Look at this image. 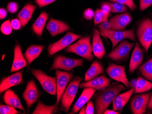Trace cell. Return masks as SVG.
Here are the masks:
<instances>
[{
  "label": "cell",
  "mask_w": 152,
  "mask_h": 114,
  "mask_svg": "<svg viewBox=\"0 0 152 114\" xmlns=\"http://www.w3.org/2000/svg\"><path fill=\"white\" fill-rule=\"evenodd\" d=\"M100 34L103 37L109 38L112 43V49H114L119 42L125 39L135 41L136 36L134 29L128 30H113L108 29H99Z\"/></svg>",
  "instance_id": "obj_4"
},
{
  "label": "cell",
  "mask_w": 152,
  "mask_h": 114,
  "mask_svg": "<svg viewBox=\"0 0 152 114\" xmlns=\"http://www.w3.org/2000/svg\"><path fill=\"white\" fill-rule=\"evenodd\" d=\"M101 10L106 16L109 17L111 16V8L108 2H103L101 5Z\"/></svg>",
  "instance_id": "obj_37"
},
{
  "label": "cell",
  "mask_w": 152,
  "mask_h": 114,
  "mask_svg": "<svg viewBox=\"0 0 152 114\" xmlns=\"http://www.w3.org/2000/svg\"><path fill=\"white\" fill-rule=\"evenodd\" d=\"M109 1L127 6L131 10H135L137 7L133 0H109Z\"/></svg>",
  "instance_id": "obj_35"
},
{
  "label": "cell",
  "mask_w": 152,
  "mask_h": 114,
  "mask_svg": "<svg viewBox=\"0 0 152 114\" xmlns=\"http://www.w3.org/2000/svg\"><path fill=\"white\" fill-rule=\"evenodd\" d=\"M36 9V7L35 6L28 3L20 12L18 14V17L22 24V27L25 26L29 22Z\"/></svg>",
  "instance_id": "obj_24"
},
{
  "label": "cell",
  "mask_w": 152,
  "mask_h": 114,
  "mask_svg": "<svg viewBox=\"0 0 152 114\" xmlns=\"http://www.w3.org/2000/svg\"><path fill=\"white\" fill-rule=\"evenodd\" d=\"M143 53L139 43L135 44L134 49L131 55L129 66V71L133 73L140 65L143 61Z\"/></svg>",
  "instance_id": "obj_21"
},
{
  "label": "cell",
  "mask_w": 152,
  "mask_h": 114,
  "mask_svg": "<svg viewBox=\"0 0 152 114\" xmlns=\"http://www.w3.org/2000/svg\"><path fill=\"white\" fill-rule=\"evenodd\" d=\"M134 89L131 88L127 91L117 95L113 102V110L115 111H122L133 94L134 92Z\"/></svg>",
  "instance_id": "obj_19"
},
{
  "label": "cell",
  "mask_w": 152,
  "mask_h": 114,
  "mask_svg": "<svg viewBox=\"0 0 152 114\" xmlns=\"http://www.w3.org/2000/svg\"></svg>",
  "instance_id": "obj_49"
},
{
  "label": "cell",
  "mask_w": 152,
  "mask_h": 114,
  "mask_svg": "<svg viewBox=\"0 0 152 114\" xmlns=\"http://www.w3.org/2000/svg\"><path fill=\"white\" fill-rule=\"evenodd\" d=\"M104 114H120V112L118 111H115V110H110L107 109L105 111Z\"/></svg>",
  "instance_id": "obj_47"
},
{
  "label": "cell",
  "mask_w": 152,
  "mask_h": 114,
  "mask_svg": "<svg viewBox=\"0 0 152 114\" xmlns=\"http://www.w3.org/2000/svg\"><path fill=\"white\" fill-rule=\"evenodd\" d=\"M150 93L142 94L135 96L131 102V111L134 114H142L145 113Z\"/></svg>",
  "instance_id": "obj_13"
},
{
  "label": "cell",
  "mask_w": 152,
  "mask_h": 114,
  "mask_svg": "<svg viewBox=\"0 0 152 114\" xmlns=\"http://www.w3.org/2000/svg\"><path fill=\"white\" fill-rule=\"evenodd\" d=\"M111 8V12L113 13H122L126 12L128 8L126 6L120 3L114 2V3H108Z\"/></svg>",
  "instance_id": "obj_32"
},
{
  "label": "cell",
  "mask_w": 152,
  "mask_h": 114,
  "mask_svg": "<svg viewBox=\"0 0 152 114\" xmlns=\"http://www.w3.org/2000/svg\"><path fill=\"white\" fill-rule=\"evenodd\" d=\"M135 45L134 43H130L127 40H124L108 54L107 57L113 61H122L126 59Z\"/></svg>",
  "instance_id": "obj_9"
},
{
  "label": "cell",
  "mask_w": 152,
  "mask_h": 114,
  "mask_svg": "<svg viewBox=\"0 0 152 114\" xmlns=\"http://www.w3.org/2000/svg\"><path fill=\"white\" fill-rule=\"evenodd\" d=\"M147 108L148 109L152 110V93L151 95H150V97H149V100H148V103Z\"/></svg>",
  "instance_id": "obj_46"
},
{
  "label": "cell",
  "mask_w": 152,
  "mask_h": 114,
  "mask_svg": "<svg viewBox=\"0 0 152 114\" xmlns=\"http://www.w3.org/2000/svg\"><path fill=\"white\" fill-rule=\"evenodd\" d=\"M111 80L105 75L97 76L89 81L82 82L79 85V88H91L96 90H101L109 86Z\"/></svg>",
  "instance_id": "obj_16"
},
{
  "label": "cell",
  "mask_w": 152,
  "mask_h": 114,
  "mask_svg": "<svg viewBox=\"0 0 152 114\" xmlns=\"http://www.w3.org/2000/svg\"><path fill=\"white\" fill-rule=\"evenodd\" d=\"M84 60L82 59H73L63 56H58L55 58L50 70L61 69L70 71L77 67L83 66Z\"/></svg>",
  "instance_id": "obj_7"
},
{
  "label": "cell",
  "mask_w": 152,
  "mask_h": 114,
  "mask_svg": "<svg viewBox=\"0 0 152 114\" xmlns=\"http://www.w3.org/2000/svg\"><path fill=\"white\" fill-rule=\"evenodd\" d=\"M48 18V13L45 12H42L31 26L32 31L38 37L42 36L43 29Z\"/></svg>",
  "instance_id": "obj_25"
},
{
  "label": "cell",
  "mask_w": 152,
  "mask_h": 114,
  "mask_svg": "<svg viewBox=\"0 0 152 114\" xmlns=\"http://www.w3.org/2000/svg\"><path fill=\"white\" fill-rule=\"evenodd\" d=\"M7 16V12L4 8H1L0 9V19L1 20L4 19Z\"/></svg>",
  "instance_id": "obj_44"
},
{
  "label": "cell",
  "mask_w": 152,
  "mask_h": 114,
  "mask_svg": "<svg viewBox=\"0 0 152 114\" xmlns=\"http://www.w3.org/2000/svg\"><path fill=\"white\" fill-rule=\"evenodd\" d=\"M104 73V68L101 63L95 60L91 65L85 74L84 81H89Z\"/></svg>",
  "instance_id": "obj_26"
},
{
  "label": "cell",
  "mask_w": 152,
  "mask_h": 114,
  "mask_svg": "<svg viewBox=\"0 0 152 114\" xmlns=\"http://www.w3.org/2000/svg\"><path fill=\"white\" fill-rule=\"evenodd\" d=\"M110 23L109 21H104L100 24L99 25V29H110Z\"/></svg>",
  "instance_id": "obj_43"
},
{
  "label": "cell",
  "mask_w": 152,
  "mask_h": 114,
  "mask_svg": "<svg viewBox=\"0 0 152 114\" xmlns=\"http://www.w3.org/2000/svg\"><path fill=\"white\" fill-rule=\"evenodd\" d=\"M46 28L53 37L71 30L70 27L64 22L53 18L50 19Z\"/></svg>",
  "instance_id": "obj_17"
},
{
  "label": "cell",
  "mask_w": 152,
  "mask_h": 114,
  "mask_svg": "<svg viewBox=\"0 0 152 114\" xmlns=\"http://www.w3.org/2000/svg\"><path fill=\"white\" fill-rule=\"evenodd\" d=\"M82 79L83 77L76 76L69 83L61 99V110L68 112L77 95Z\"/></svg>",
  "instance_id": "obj_3"
},
{
  "label": "cell",
  "mask_w": 152,
  "mask_h": 114,
  "mask_svg": "<svg viewBox=\"0 0 152 114\" xmlns=\"http://www.w3.org/2000/svg\"><path fill=\"white\" fill-rule=\"evenodd\" d=\"M27 63L26 59L23 55L20 46L17 44L14 49V59L11 72H16L22 70L27 66Z\"/></svg>",
  "instance_id": "obj_18"
},
{
  "label": "cell",
  "mask_w": 152,
  "mask_h": 114,
  "mask_svg": "<svg viewBox=\"0 0 152 114\" xmlns=\"http://www.w3.org/2000/svg\"><path fill=\"white\" fill-rule=\"evenodd\" d=\"M57 78V101L56 104L59 105L63 93L66 88L68 82L73 78V72L61 71L57 69L56 70Z\"/></svg>",
  "instance_id": "obj_10"
},
{
  "label": "cell",
  "mask_w": 152,
  "mask_h": 114,
  "mask_svg": "<svg viewBox=\"0 0 152 114\" xmlns=\"http://www.w3.org/2000/svg\"><path fill=\"white\" fill-rule=\"evenodd\" d=\"M132 20V17L129 12L116 15L109 20L110 29L124 30Z\"/></svg>",
  "instance_id": "obj_14"
},
{
  "label": "cell",
  "mask_w": 152,
  "mask_h": 114,
  "mask_svg": "<svg viewBox=\"0 0 152 114\" xmlns=\"http://www.w3.org/2000/svg\"><path fill=\"white\" fill-rule=\"evenodd\" d=\"M59 105H48L39 102L34 110L32 114H52L57 113L59 110Z\"/></svg>",
  "instance_id": "obj_28"
},
{
  "label": "cell",
  "mask_w": 152,
  "mask_h": 114,
  "mask_svg": "<svg viewBox=\"0 0 152 114\" xmlns=\"http://www.w3.org/2000/svg\"><path fill=\"white\" fill-rule=\"evenodd\" d=\"M67 52L73 53L84 58L88 61H91L94 59L93 48L90 43V36H86L79 39L76 43L66 47Z\"/></svg>",
  "instance_id": "obj_2"
},
{
  "label": "cell",
  "mask_w": 152,
  "mask_h": 114,
  "mask_svg": "<svg viewBox=\"0 0 152 114\" xmlns=\"http://www.w3.org/2000/svg\"><path fill=\"white\" fill-rule=\"evenodd\" d=\"M12 28L15 30H18L22 27V24L18 19H14L11 22Z\"/></svg>",
  "instance_id": "obj_42"
},
{
  "label": "cell",
  "mask_w": 152,
  "mask_h": 114,
  "mask_svg": "<svg viewBox=\"0 0 152 114\" xmlns=\"http://www.w3.org/2000/svg\"><path fill=\"white\" fill-rule=\"evenodd\" d=\"M137 35L140 43L147 53L152 43V22L149 18L144 20L139 25Z\"/></svg>",
  "instance_id": "obj_5"
},
{
  "label": "cell",
  "mask_w": 152,
  "mask_h": 114,
  "mask_svg": "<svg viewBox=\"0 0 152 114\" xmlns=\"http://www.w3.org/2000/svg\"><path fill=\"white\" fill-rule=\"evenodd\" d=\"M94 11L90 8L86 9L83 13V17L85 18V19L88 20H92L94 17Z\"/></svg>",
  "instance_id": "obj_41"
},
{
  "label": "cell",
  "mask_w": 152,
  "mask_h": 114,
  "mask_svg": "<svg viewBox=\"0 0 152 114\" xmlns=\"http://www.w3.org/2000/svg\"><path fill=\"white\" fill-rule=\"evenodd\" d=\"M81 37V36L72 32H67L66 35L60 40L49 45L48 48V55L50 56H53L58 52L66 48Z\"/></svg>",
  "instance_id": "obj_8"
},
{
  "label": "cell",
  "mask_w": 152,
  "mask_h": 114,
  "mask_svg": "<svg viewBox=\"0 0 152 114\" xmlns=\"http://www.w3.org/2000/svg\"><path fill=\"white\" fill-rule=\"evenodd\" d=\"M139 70L143 77L152 82V58L141 65Z\"/></svg>",
  "instance_id": "obj_30"
},
{
  "label": "cell",
  "mask_w": 152,
  "mask_h": 114,
  "mask_svg": "<svg viewBox=\"0 0 152 114\" xmlns=\"http://www.w3.org/2000/svg\"><path fill=\"white\" fill-rule=\"evenodd\" d=\"M7 10L11 13H15L18 9V5L15 2H10L7 4Z\"/></svg>",
  "instance_id": "obj_36"
},
{
  "label": "cell",
  "mask_w": 152,
  "mask_h": 114,
  "mask_svg": "<svg viewBox=\"0 0 152 114\" xmlns=\"http://www.w3.org/2000/svg\"><path fill=\"white\" fill-rule=\"evenodd\" d=\"M12 29L11 22L9 20L4 22L1 26V31L5 35H9L11 34Z\"/></svg>",
  "instance_id": "obj_34"
},
{
  "label": "cell",
  "mask_w": 152,
  "mask_h": 114,
  "mask_svg": "<svg viewBox=\"0 0 152 114\" xmlns=\"http://www.w3.org/2000/svg\"><path fill=\"white\" fill-rule=\"evenodd\" d=\"M137 82V79H133L129 82V87L133 89H135L136 86Z\"/></svg>",
  "instance_id": "obj_45"
},
{
  "label": "cell",
  "mask_w": 152,
  "mask_h": 114,
  "mask_svg": "<svg viewBox=\"0 0 152 114\" xmlns=\"http://www.w3.org/2000/svg\"><path fill=\"white\" fill-rule=\"evenodd\" d=\"M152 5V0H140V10L142 11L145 10Z\"/></svg>",
  "instance_id": "obj_38"
},
{
  "label": "cell",
  "mask_w": 152,
  "mask_h": 114,
  "mask_svg": "<svg viewBox=\"0 0 152 114\" xmlns=\"http://www.w3.org/2000/svg\"><path fill=\"white\" fill-rule=\"evenodd\" d=\"M86 106L85 105H83V107L81 108L79 111V114H86Z\"/></svg>",
  "instance_id": "obj_48"
},
{
  "label": "cell",
  "mask_w": 152,
  "mask_h": 114,
  "mask_svg": "<svg viewBox=\"0 0 152 114\" xmlns=\"http://www.w3.org/2000/svg\"><path fill=\"white\" fill-rule=\"evenodd\" d=\"M96 91L95 89L93 88H84L77 101L72 107V113H78L81 108L93 97Z\"/></svg>",
  "instance_id": "obj_20"
},
{
  "label": "cell",
  "mask_w": 152,
  "mask_h": 114,
  "mask_svg": "<svg viewBox=\"0 0 152 114\" xmlns=\"http://www.w3.org/2000/svg\"><path fill=\"white\" fill-rule=\"evenodd\" d=\"M41 96L40 91L36 85L34 80H31L27 83L23 97L26 102L28 109L35 103Z\"/></svg>",
  "instance_id": "obj_12"
},
{
  "label": "cell",
  "mask_w": 152,
  "mask_h": 114,
  "mask_svg": "<svg viewBox=\"0 0 152 114\" xmlns=\"http://www.w3.org/2000/svg\"><path fill=\"white\" fill-rule=\"evenodd\" d=\"M20 112L16 110V109L10 105H0V114H17Z\"/></svg>",
  "instance_id": "obj_33"
},
{
  "label": "cell",
  "mask_w": 152,
  "mask_h": 114,
  "mask_svg": "<svg viewBox=\"0 0 152 114\" xmlns=\"http://www.w3.org/2000/svg\"><path fill=\"white\" fill-rule=\"evenodd\" d=\"M44 46L39 45H32L26 49L24 53V57L29 64L40 56Z\"/></svg>",
  "instance_id": "obj_27"
},
{
  "label": "cell",
  "mask_w": 152,
  "mask_h": 114,
  "mask_svg": "<svg viewBox=\"0 0 152 114\" xmlns=\"http://www.w3.org/2000/svg\"><path fill=\"white\" fill-rule=\"evenodd\" d=\"M31 73L38 80L45 91L54 96L57 95L56 77L48 76L41 70L31 69Z\"/></svg>",
  "instance_id": "obj_6"
},
{
  "label": "cell",
  "mask_w": 152,
  "mask_h": 114,
  "mask_svg": "<svg viewBox=\"0 0 152 114\" xmlns=\"http://www.w3.org/2000/svg\"><path fill=\"white\" fill-rule=\"evenodd\" d=\"M124 90V86L117 81L94 94L96 114H104L116 96Z\"/></svg>",
  "instance_id": "obj_1"
},
{
  "label": "cell",
  "mask_w": 152,
  "mask_h": 114,
  "mask_svg": "<svg viewBox=\"0 0 152 114\" xmlns=\"http://www.w3.org/2000/svg\"><path fill=\"white\" fill-rule=\"evenodd\" d=\"M125 67L110 63L106 69L107 73L112 79L123 83L127 88L129 87V82L126 76Z\"/></svg>",
  "instance_id": "obj_11"
},
{
  "label": "cell",
  "mask_w": 152,
  "mask_h": 114,
  "mask_svg": "<svg viewBox=\"0 0 152 114\" xmlns=\"http://www.w3.org/2000/svg\"><path fill=\"white\" fill-rule=\"evenodd\" d=\"M23 82V71H18L12 75L5 77L0 84V93L4 92L6 90L14 86H18Z\"/></svg>",
  "instance_id": "obj_15"
},
{
  "label": "cell",
  "mask_w": 152,
  "mask_h": 114,
  "mask_svg": "<svg viewBox=\"0 0 152 114\" xmlns=\"http://www.w3.org/2000/svg\"><path fill=\"white\" fill-rule=\"evenodd\" d=\"M3 102L6 105L12 106L15 108L25 111L18 95L11 89L6 90L2 97Z\"/></svg>",
  "instance_id": "obj_23"
},
{
  "label": "cell",
  "mask_w": 152,
  "mask_h": 114,
  "mask_svg": "<svg viewBox=\"0 0 152 114\" xmlns=\"http://www.w3.org/2000/svg\"><path fill=\"white\" fill-rule=\"evenodd\" d=\"M152 89V82L139 76L137 77L135 93H142Z\"/></svg>",
  "instance_id": "obj_29"
},
{
  "label": "cell",
  "mask_w": 152,
  "mask_h": 114,
  "mask_svg": "<svg viewBox=\"0 0 152 114\" xmlns=\"http://www.w3.org/2000/svg\"><path fill=\"white\" fill-rule=\"evenodd\" d=\"M100 34L99 30L96 29L94 30L92 48L94 55L99 59H102L105 55L106 51Z\"/></svg>",
  "instance_id": "obj_22"
},
{
  "label": "cell",
  "mask_w": 152,
  "mask_h": 114,
  "mask_svg": "<svg viewBox=\"0 0 152 114\" xmlns=\"http://www.w3.org/2000/svg\"><path fill=\"white\" fill-rule=\"evenodd\" d=\"M94 107L92 100H89L87 102L86 108V114H93L94 113Z\"/></svg>",
  "instance_id": "obj_40"
},
{
  "label": "cell",
  "mask_w": 152,
  "mask_h": 114,
  "mask_svg": "<svg viewBox=\"0 0 152 114\" xmlns=\"http://www.w3.org/2000/svg\"><path fill=\"white\" fill-rule=\"evenodd\" d=\"M56 1L57 0H35V2L39 6V7L42 8L53 3Z\"/></svg>",
  "instance_id": "obj_39"
},
{
  "label": "cell",
  "mask_w": 152,
  "mask_h": 114,
  "mask_svg": "<svg viewBox=\"0 0 152 114\" xmlns=\"http://www.w3.org/2000/svg\"><path fill=\"white\" fill-rule=\"evenodd\" d=\"M107 17L105 16L101 9H98L96 10L94 15V25L99 24L102 22H104L107 20Z\"/></svg>",
  "instance_id": "obj_31"
}]
</instances>
